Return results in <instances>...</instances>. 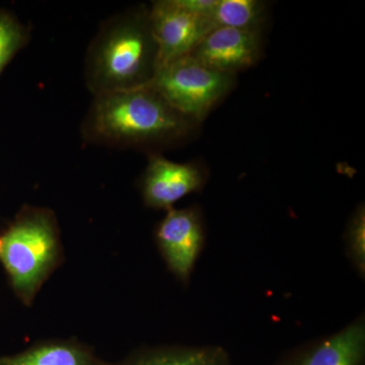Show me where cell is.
<instances>
[{
	"label": "cell",
	"instance_id": "obj_4",
	"mask_svg": "<svg viewBox=\"0 0 365 365\" xmlns=\"http://www.w3.org/2000/svg\"><path fill=\"white\" fill-rule=\"evenodd\" d=\"M235 81V76L187 55L158 69L150 86L173 109L198 124L232 91Z\"/></svg>",
	"mask_w": 365,
	"mask_h": 365
},
{
	"label": "cell",
	"instance_id": "obj_10",
	"mask_svg": "<svg viewBox=\"0 0 365 365\" xmlns=\"http://www.w3.org/2000/svg\"><path fill=\"white\" fill-rule=\"evenodd\" d=\"M0 365H110L76 339L42 341L24 351L0 355Z\"/></svg>",
	"mask_w": 365,
	"mask_h": 365
},
{
	"label": "cell",
	"instance_id": "obj_13",
	"mask_svg": "<svg viewBox=\"0 0 365 365\" xmlns=\"http://www.w3.org/2000/svg\"><path fill=\"white\" fill-rule=\"evenodd\" d=\"M30 31L13 13L0 11V73L28 44Z\"/></svg>",
	"mask_w": 365,
	"mask_h": 365
},
{
	"label": "cell",
	"instance_id": "obj_12",
	"mask_svg": "<svg viewBox=\"0 0 365 365\" xmlns=\"http://www.w3.org/2000/svg\"><path fill=\"white\" fill-rule=\"evenodd\" d=\"M267 16V7L259 0H217L210 16L215 28L261 32Z\"/></svg>",
	"mask_w": 365,
	"mask_h": 365
},
{
	"label": "cell",
	"instance_id": "obj_15",
	"mask_svg": "<svg viewBox=\"0 0 365 365\" xmlns=\"http://www.w3.org/2000/svg\"><path fill=\"white\" fill-rule=\"evenodd\" d=\"M177 4L182 9H187L197 16L210 19L215 11L217 0H176Z\"/></svg>",
	"mask_w": 365,
	"mask_h": 365
},
{
	"label": "cell",
	"instance_id": "obj_7",
	"mask_svg": "<svg viewBox=\"0 0 365 365\" xmlns=\"http://www.w3.org/2000/svg\"><path fill=\"white\" fill-rule=\"evenodd\" d=\"M207 181V174L193 163H176L151 153L141 179L144 205L155 210H169L185 197L198 193Z\"/></svg>",
	"mask_w": 365,
	"mask_h": 365
},
{
	"label": "cell",
	"instance_id": "obj_11",
	"mask_svg": "<svg viewBox=\"0 0 365 365\" xmlns=\"http://www.w3.org/2000/svg\"><path fill=\"white\" fill-rule=\"evenodd\" d=\"M110 365H232L220 346H160L141 348L118 364Z\"/></svg>",
	"mask_w": 365,
	"mask_h": 365
},
{
	"label": "cell",
	"instance_id": "obj_5",
	"mask_svg": "<svg viewBox=\"0 0 365 365\" xmlns=\"http://www.w3.org/2000/svg\"><path fill=\"white\" fill-rule=\"evenodd\" d=\"M155 242L168 270L188 285L205 247L203 213L198 205L170 208L155 230Z\"/></svg>",
	"mask_w": 365,
	"mask_h": 365
},
{
	"label": "cell",
	"instance_id": "obj_2",
	"mask_svg": "<svg viewBox=\"0 0 365 365\" xmlns=\"http://www.w3.org/2000/svg\"><path fill=\"white\" fill-rule=\"evenodd\" d=\"M158 71V49L148 6L106 21L86 52V85L93 97L150 86Z\"/></svg>",
	"mask_w": 365,
	"mask_h": 365
},
{
	"label": "cell",
	"instance_id": "obj_14",
	"mask_svg": "<svg viewBox=\"0 0 365 365\" xmlns=\"http://www.w3.org/2000/svg\"><path fill=\"white\" fill-rule=\"evenodd\" d=\"M345 252L360 277L365 275V209L359 204L347 223L344 234Z\"/></svg>",
	"mask_w": 365,
	"mask_h": 365
},
{
	"label": "cell",
	"instance_id": "obj_3",
	"mask_svg": "<svg viewBox=\"0 0 365 365\" xmlns=\"http://www.w3.org/2000/svg\"><path fill=\"white\" fill-rule=\"evenodd\" d=\"M63 260L58 222L51 209L24 206L0 232V263L24 306H32Z\"/></svg>",
	"mask_w": 365,
	"mask_h": 365
},
{
	"label": "cell",
	"instance_id": "obj_1",
	"mask_svg": "<svg viewBox=\"0 0 365 365\" xmlns=\"http://www.w3.org/2000/svg\"><path fill=\"white\" fill-rule=\"evenodd\" d=\"M196 125L173 109L150 86L95 96L81 134L91 144L141 148L175 143Z\"/></svg>",
	"mask_w": 365,
	"mask_h": 365
},
{
	"label": "cell",
	"instance_id": "obj_6",
	"mask_svg": "<svg viewBox=\"0 0 365 365\" xmlns=\"http://www.w3.org/2000/svg\"><path fill=\"white\" fill-rule=\"evenodd\" d=\"M150 20L158 45V69L189 55L213 29L210 19L182 9L176 0L153 1Z\"/></svg>",
	"mask_w": 365,
	"mask_h": 365
},
{
	"label": "cell",
	"instance_id": "obj_8",
	"mask_svg": "<svg viewBox=\"0 0 365 365\" xmlns=\"http://www.w3.org/2000/svg\"><path fill=\"white\" fill-rule=\"evenodd\" d=\"M261 32L215 28L189 55L216 71L237 76L260 58Z\"/></svg>",
	"mask_w": 365,
	"mask_h": 365
},
{
	"label": "cell",
	"instance_id": "obj_9",
	"mask_svg": "<svg viewBox=\"0 0 365 365\" xmlns=\"http://www.w3.org/2000/svg\"><path fill=\"white\" fill-rule=\"evenodd\" d=\"M274 365H365V319L290 350Z\"/></svg>",
	"mask_w": 365,
	"mask_h": 365
}]
</instances>
